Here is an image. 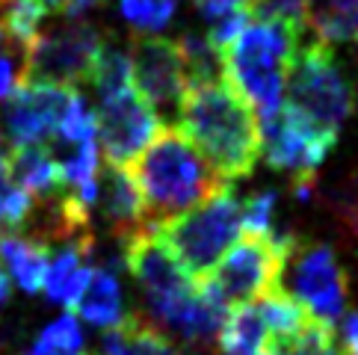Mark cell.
<instances>
[{
    "mask_svg": "<svg viewBox=\"0 0 358 355\" xmlns=\"http://www.w3.org/2000/svg\"><path fill=\"white\" fill-rule=\"evenodd\" d=\"M78 311L80 320L92 323L98 328H113L124 320V294H122V282L119 275L113 273L110 263H101V266H92V275L83 287V294L78 296V302L71 305Z\"/></svg>",
    "mask_w": 358,
    "mask_h": 355,
    "instance_id": "cell-15",
    "label": "cell"
},
{
    "mask_svg": "<svg viewBox=\"0 0 358 355\" xmlns=\"http://www.w3.org/2000/svg\"><path fill=\"white\" fill-rule=\"evenodd\" d=\"M3 139H6V133H3V128H0V157H3Z\"/></svg>",
    "mask_w": 358,
    "mask_h": 355,
    "instance_id": "cell-31",
    "label": "cell"
},
{
    "mask_svg": "<svg viewBox=\"0 0 358 355\" xmlns=\"http://www.w3.org/2000/svg\"><path fill=\"white\" fill-rule=\"evenodd\" d=\"M95 210L101 213V219L107 222L110 234L119 237L122 243L127 237H134L139 228L148 225L145 201H143V193H139L131 169L116 166V163H107V166H101V172H98Z\"/></svg>",
    "mask_w": 358,
    "mask_h": 355,
    "instance_id": "cell-13",
    "label": "cell"
},
{
    "mask_svg": "<svg viewBox=\"0 0 358 355\" xmlns=\"http://www.w3.org/2000/svg\"><path fill=\"white\" fill-rule=\"evenodd\" d=\"M296 234L275 231L273 237H246L243 234L237 243L216 261L213 270L199 278V294L213 302L225 314L231 308L249 305L261 299L264 294L278 287L285 255Z\"/></svg>",
    "mask_w": 358,
    "mask_h": 355,
    "instance_id": "cell-4",
    "label": "cell"
},
{
    "mask_svg": "<svg viewBox=\"0 0 358 355\" xmlns=\"http://www.w3.org/2000/svg\"><path fill=\"white\" fill-rule=\"evenodd\" d=\"M216 347L222 355H275L258 302L231 308L225 314L222 328L216 335Z\"/></svg>",
    "mask_w": 358,
    "mask_h": 355,
    "instance_id": "cell-18",
    "label": "cell"
},
{
    "mask_svg": "<svg viewBox=\"0 0 358 355\" xmlns=\"http://www.w3.org/2000/svg\"><path fill=\"white\" fill-rule=\"evenodd\" d=\"M21 355H92V352H86V340L78 317L62 314L57 320H50Z\"/></svg>",
    "mask_w": 358,
    "mask_h": 355,
    "instance_id": "cell-22",
    "label": "cell"
},
{
    "mask_svg": "<svg viewBox=\"0 0 358 355\" xmlns=\"http://www.w3.org/2000/svg\"><path fill=\"white\" fill-rule=\"evenodd\" d=\"M107 36L92 21H62L54 30H42L24 54L21 83H48L74 89L86 83L92 59Z\"/></svg>",
    "mask_w": 358,
    "mask_h": 355,
    "instance_id": "cell-8",
    "label": "cell"
},
{
    "mask_svg": "<svg viewBox=\"0 0 358 355\" xmlns=\"http://www.w3.org/2000/svg\"><path fill=\"white\" fill-rule=\"evenodd\" d=\"M331 208H335V213L352 228L355 237H358V178H350L347 184H341L335 189Z\"/></svg>",
    "mask_w": 358,
    "mask_h": 355,
    "instance_id": "cell-26",
    "label": "cell"
},
{
    "mask_svg": "<svg viewBox=\"0 0 358 355\" xmlns=\"http://www.w3.org/2000/svg\"><path fill=\"white\" fill-rule=\"evenodd\" d=\"M92 252H95V234H89V237L74 240V243H66L48 261L42 290L50 302L66 305V308H71L78 302L89 275H92V266L86 261Z\"/></svg>",
    "mask_w": 358,
    "mask_h": 355,
    "instance_id": "cell-14",
    "label": "cell"
},
{
    "mask_svg": "<svg viewBox=\"0 0 358 355\" xmlns=\"http://www.w3.org/2000/svg\"><path fill=\"white\" fill-rule=\"evenodd\" d=\"M281 275H287L290 299H296L302 311L314 320L335 328L350 305V275L338 255L323 243H305L293 237L285 255Z\"/></svg>",
    "mask_w": 358,
    "mask_h": 355,
    "instance_id": "cell-7",
    "label": "cell"
},
{
    "mask_svg": "<svg viewBox=\"0 0 358 355\" xmlns=\"http://www.w3.org/2000/svg\"><path fill=\"white\" fill-rule=\"evenodd\" d=\"M86 83L98 92V101L116 95L122 89H131L134 74H131V57H127V50H122L113 39H104L92 59Z\"/></svg>",
    "mask_w": 358,
    "mask_h": 355,
    "instance_id": "cell-20",
    "label": "cell"
},
{
    "mask_svg": "<svg viewBox=\"0 0 358 355\" xmlns=\"http://www.w3.org/2000/svg\"><path fill=\"white\" fill-rule=\"evenodd\" d=\"M193 3L204 18L213 21L220 15H228V12H255L264 0H193Z\"/></svg>",
    "mask_w": 358,
    "mask_h": 355,
    "instance_id": "cell-27",
    "label": "cell"
},
{
    "mask_svg": "<svg viewBox=\"0 0 358 355\" xmlns=\"http://www.w3.org/2000/svg\"><path fill=\"white\" fill-rule=\"evenodd\" d=\"M302 39L305 33L296 27L252 15L246 27L234 36V42L220 50L225 80L246 98L252 110H258L261 122L285 107L287 74L305 45Z\"/></svg>",
    "mask_w": 358,
    "mask_h": 355,
    "instance_id": "cell-2",
    "label": "cell"
},
{
    "mask_svg": "<svg viewBox=\"0 0 358 355\" xmlns=\"http://www.w3.org/2000/svg\"><path fill=\"white\" fill-rule=\"evenodd\" d=\"M127 57H131L134 89L145 98L155 116H178L187 92V74L175 42L160 39V36H136Z\"/></svg>",
    "mask_w": 358,
    "mask_h": 355,
    "instance_id": "cell-10",
    "label": "cell"
},
{
    "mask_svg": "<svg viewBox=\"0 0 358 355\" xmlns=\"http://www.w3.org/2000/svg\"><path fill=\"white\" fill-rule=\"evenodd\" d=\"M178 131L199 148V154L222 181L252 175L255 163L261 160V131L255 110L228 80L189 86L178 110Z\"/></svg>",
    "mask_w": 358,
    "mask_h": 355,
    "instance_id": "cell-1",
    "label": "cell"
},
{
    "mask_svg": "<svg viewBox=\"0 0 358 355\" xmlns=\"http://www.w3.org/2000/svg\"><path fill=\"white\" fill-rule=\"evenodd\" d=\"M131 175L143 193L148 225L181 217L184 210L201 205L225 187L222 178L178 128H160L148 148L136 157V172Z\"/></svg>",
    "mask_w": 358,
    "mask_h": 355,
    "instance_id": "cell-3",
    "label": "cell"
},
{
    "mask_svg": "<svg viewBox=\"0 0 358 355\" xmlns=\"http://www.w3.org/2000/svg\"><path fill=\"white\" fill-rule=\"evenodd\" d=\"M261 131V154L275 172L293 175V181H314V172L323 166L338 133L320 128L293 107H281L275 116L258 124Z\"/></svg>",
    "mask_w": 358,
    "mask_h": 355,
    "instance_id": "cell-9",
    "label": "cell"
},
{
    "mask_svg": "<svg viewBox=\"0 0 358 355\" xmlns=\"http://www.w3.org/2000/svg\"><path fill=\"white\" fill-rule=\"evenodd\" d=\"M305 27L317 45L358 42V0H305Z\"/></svg>",
    "mask_w": 358,
    "mask_h": 355,
    "instance_id": "cell-19",
    "label": "cell"
},
{
    "mask_svg": "<svg viewBox=\"0 0 358 355\" xmlns=\"http://www.w3.org/2000/svg\"><path fill=\"white\" fill-rule=\"evenodd\" d=\"M24 50L12 36L6 33V27L0 24V101L9 98L24 80Z\"/></svg>",
    "mask_w": 358,
    "mask_h": 355,
    "instance_id": "cell-25",
    "label": "cell"
},
{
    "mask_svg": "<svg viewBox=\"0 0 358 355\" xmlns=\"http://www.w3.org/2000/svg\"><path fill=\"white\" fill-rule=\"evenodd\" d=\"M341 355H358V311H352L341 326V338H338Z\"/></svg>",
    "mask_w": 358,
    "mask_h": 355,
    "instance_id": "cell-28",
    "label": "cell"
},
{
    "mask_svg": "<svg viewBox=\"0 0 358 355\" xmlns=\"http://www.w3.org/2000/svg\"><path fill=\"white\" fill-rule=\"evenodd\" d=\"M36 3H39L45 12H62V9H66L69 0H36Z\"/></svg>",
    "mask_w": 358,
    "mask_h": 355,
    "instance_id": "cell-30",
    "label": "cell"
},
{
    "mask_svg": "<svg viewBox=\"0 0 358 355\" xmlns=\"http://www.w3.org/2000/svg\"><path fill=\"white\" fill-rule=\"evenodd\" d=\"M78 98L74 89L48 86V83H21L6 98L3 131L15 145H39L42 139L54 136L71 101Z\"/></svg>",
    "mask_w": 358,
    "mask_h": 355,
    "instance_id": "cell-12",
    "label": "cell"
},
{
    "mask_svg": "<svg viewBox=\"0 0 358 355\" xmlns=\"http://www.w3.org/2000/svg\"><path fill=\"white\" fill-rule=\"evenodd\" d=\"M9 299H12V282H9L6 270L0 266V308H6V305H9Z\"/></svg>",
    "mask_w": 358,
    "mask_h": 355,
    "instance_id": "cell-29",
    "label": "cell"
},
{
    "mask_svg": "<svg viewBox=\"0 0 358 355\" xmlns=\"http://www.w3.org/2000/svg\"><path fill=\"white\" fill-rule=\"evenodd\" d=\"M178 54H181L184 62V74H187V89L189 86H201V83H213V80H222V59H220V50L210 45L208 36L201 33H184L181 39L175 42Z\"/></svg>",
    "mask_w": 358,
    "mask_h": 355,
    "instance_id": "cell-21",
    "label": "cell"
},
{
    "mask_svg": "<svg viewBox=\"0 0 358 355\" xmlns=\"http://www.w3.org/2000/svg\"><path fill=\"white\" fill-rule=\"evenodd\" d=\"M95 131H98L101 145H104L107 163L131 166L148 148L151 139L157 136L160 119L145 104V98L131 86V89H122V92L98 101Z\"/></svg>",
    "mask_w": 358,
    "mask_h": 355,
    "instance_id": "cell-11",
    "label": "cell"
},
{
    "mask_svg": "<svg viewBox=\"0 0 358 355\" xmlns=\"http://www.w3.org/2000/svg\"><path fill=\"white\" fill-rule=\"evenodd\" d=\"M169 3H175V6H178V3H181V0H169Z\"/></svg>",
    "mask_w": 358,
    "mask_h": 355,
    "instance_id": "cell-32",
    "label": "cell"
},
{
    "mask_svg": "<svg viewBox=\"0 0 358 355\" xmlns=\"http://www.w3.org/2000/svg\"><path fill=\"white\" fill-rule=\"evenodd\" d=\"M275 189H261V193L240 201V231L246 237H273L275 234Z\"/></svg>",
    "mask_w": 358,
    "mask_h": 355,
    "instance_id": "cell-23",
    "label": "cell"
},
{
    "mask_svg": "<svg viewBox=\"0 0 358 355\" xmlns=\"http://www.w3.org/2000/svg\"><path fill=\"white\" fill-rule=\"evenodd\" d=\"M6 175L24 193H30L33 201H45L62 193L59 169L45 145H15L6 157Z\"/></svg>",
    "mask_w": 358,
    "mask_h": 355,
    "instance_id": "cell-16",
    "label": "cell"
},
{
    "mask_svg": "<svg viewBox=\"0 0 358 355\" xmlns=\"http://www.w3.org/2000/svg\"><path fill=\"white\" fill-rule=\"evenodd\" d=\"M285 104L331 133L352 116L355 95L343 68L323 45H302L287 74Z\"/></svg>",
    "mask_w": 358,
    "mask_h": 355,
    "instance_id": "cell-6",
    "label": "cell"
},
{
    "mask_svg": "<svg viewBox=\"0 0 358 355\" xmlns=\"http://www.w3.org/2000/svg\"><path fill=\"white\" fill-rule=\"evenodd\" d=\"M163 243L172 249L184 273L199 282L240 237V201L228 187L201 205L184 210L181 217L155 225Z\"/></svg>",
    "mask_w": 358,
    "mask_h": 355,
    "instance_id": "cell-5",
    "label": "cell"
},
{
    "mask_svg": "<svg viewBox=\"0 0 358 355\" xmlns=\"http://www.w3.org/2000/svg\"><path fill=\"white\" fill-rule=\"evenodd\" d=\"M175 3L169 0H119V12L127 27L139 33H157L175 18Z\"/></svg>",
    "mask_w": 358,
    "mask_h": 355,
    "instance_id": "cell-24",
    "label": "cell"
},
{
    "mask_svg": "<svg viewBox=\"0 0 358 355\" xmlns=\"http://www.w3.org/2000/svg\"><path fill=\"white\" fill-rule=\"evenodd\" d=\"M50 261V246L36 237L0 234V266L6 270L9 282H15L24 294H42L45 270Z\"/></svg>",
    "mask_w": 358,
    "mask_h": 355,
    "instance_id": "cell-17",
    "label": "cell"
}]
</instances>
